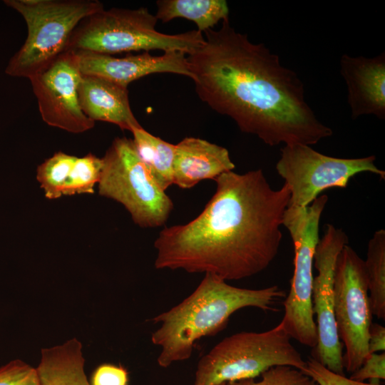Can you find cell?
Listing matches in <instances>:
<instances>
[{
    "label": "cell",
    "instance_id": "6da1fadb",
    "mask_svg": "<svg viewBox=\"0 0 385 385\" xmlns=\"http://www.w3.org/2000/svg\"><path fill=\"white\" fill-rule=\"evenodd\" d=\"M187 61L200 98L265 144L312 145L332 135L307 103L304 83L264 43L223 20Z\"/></svg>",
    "mask_w": 385,
    "mask_h": 385
},
{
    "label": "cell",
    "instance_id": "7a4b0ae2",
    "mask_svg": "<svg viewBox=\"0 0 385 385\" xmlns=\"http://www.w3.org/2000/svg\"><path fill=\"white\" fill-rule=\"evenodd\" d=\"M214 180L215 192L195 218L160 232L156 269L239 280L262 272L277 256L288 186L272 189L262 169L229 171Z\"/></svg>",
    "mask_w": 385,
    "mask_h": 385
},
{
    "label": "cell",
    "instance_id": "3957f363",
    "mask_svg": "<svg viewBox=\"0 0 385 385\" xmlns=\"http://www.w3.org/2000/svg\"><path fill=\"white\" fill-rule=\"evenodd\" d=\"M284 297V292L277 285L259 289L240 288L205 274L190 295L152 319L160 324L151 335L152 343L161 348L158 365L167 368L188 359L196 341L223 330L236 311L245 307L274 310L276 302Z\"/></svg>",
    "mask_w": 385,
    "mask_h": 385
},
{
    "label": "cell",
    "instance_id": "277c9868",
    "mask_svg": "<svg viewBox=\"0 0 385 385\" xmlns=\"http://www.w3.org/2000/svg\"><path fill=\"white\" fill-rule=\"evenodd\" d=\"M157 21L147 8L103 9L79 23L70 37L66 50L113 55L158 49L189 55L205 42L202 33L198 30L173 35L160 33L155 29Z\"/></svg>",
    "mask_w": 385,
    "mask_h": 385
},
{
    "label": "cell",
    "instance_id": "5b68a950",
    "mask_svg": "<svg viewBox=\"0 0 385 385\" xmlns=\"http://www.w3.org/2000/svg\"><path fill=\"white\" fill-rule=\"evenodd\" d=\"M27 25V38L12 56L5 73L30 79L51 65L67 48L70 37L86 17L103 9L95 0H4Z\"/></svg>",
    "mask_w": 385,
    "mask_h": 385
},
{
    "label": "cell",
    "instance_id": "8992f818",
    "mask_svg": "<svg viewBox=\"0 0 385 385\" xmlns=\"http://www.w3.org/2000/svg\"><path fill=\"white\" fill-rule=\"evenodd\" d=\"M277 366L302 371L306 367L281 322L265 332H242L225 337L198 361L194 385L254 379Z\"/></svg>",
    "mask_w": 385,
    "mask_h": 385
},
{
    "label": "cell",
    "instance_id": "52a82bcc",
    "mask_svg": "<svg viewBox=\"0 0 385 385\" xmlns=\"http://www.w3.org/2000/svg\"><path fill=\"white\" fill-rule=\"evenodd\" d=\"M101 158L98 194L121 204L140 227L164 225L173 202L150 176L133 140L115 138Z\"/></svg>",
    "mask_w": 385,
    "mask_h": 385
},
{
    "label": "cell",
    "instance_id": "ba28073f",
    "mask_svg": "<svg viewBox=\"0 0 385 385\" xmlns=\"http://www.w3.org/2000/svg\"><path fill=\"white\" fill-rule=\"evenodd\" d=\"M327 201L328 196L322 195L305 207H287L282 222L292 240L294 257L281 322L291 339L313 349L317 344L312 299L314 256L319 240L320 218Z\"/></svg>",
    "mask_w": 385,
    "mask_h": 385
},
{
    "label": "cell",
    "instance_id": "9c48e42d",
    "mask_svg": "<svg viewBox=\"0 0 385 385\" xmlns=\"http://www.w3.org/2000/svg\"><path fill=\"white\" fill-rule=\"evenodd\" d=\"M376 157L342 158L324 155L310 145H284L276 164L278 175L290 191L287 207H305L324 190L344 188L349 180L361 173H371L385 178V172L377 168Z\"/></svg>",
    "mask_w": 385,
    "mask_h": 385
},
{
    "label": "cell",
    "instance_id": "30bf717a",
    "mask_svg": "<svg viewBox=\"0 0 385 385\" xmlns=\"http://www.w3.org/2000/svg\"><path fill=\"white\" fill-rule=\"evenodd\" d=\"M364 261L348 245L339 252L334 274V314L339 339L345 346L344 369H358L369 354L372 312Z\"/></svg>",
    "mask_w": 385,
    "mask_h": 385
},
{
    "label": "cell",
    "instance_id": "8fae6325",
    "mask_svg": "<svg viewBox=\"0 0 385 385\" xmlns=\"http://www.w3.org/2000/svg\"><path fill=\"white\" fill-rule=\"evenodd\" d=\"M349 239L340 228L326 225L314 256L318 274L312 285V307L317 316V344L313 358L330 371L344 374L343 344L338 336L334 314V274L337 257Z\"/></svg>",
    "mask_w": 385,
    "mask_h": 385
},
{
    "label": "cell",
    "instance_id": "7c38bea8",
    "mask_svg": "<svg viewBox=\"0 0 385 385\" xmlns=\"http://www.w3.org/2000/svg\"><path fill=\"white\" fill-rule=\"evenodd\" d=\"M73 51L66 50L51 65L29 80L43 120L72 133L95 125L81 108L78 88L81 79Z\"/></svg>",
    "mask_w": 385,
    "mask_h": 385
},
{
    "label": "cell",
    "instance_id": "4fadbf2b",
    "mask_svg": "<svg viewBox=\"0 0 385 385\" xmlns=\"http://www.w3.org/2000/svg\"><path fill=\"white\" fill-rule=\"evenodd\" d=\"M81 74L98 76L128 87L132 81L155 73H173L190 78L185 53L166 51L161 56L148 52L125 57L88 51H73Z\"/></svg>",
    "mask_w": 385,
    "mask_h": 385
},
{
    "label": "cell",
    "instance_id": "5bb4252c",
    "mask_svg": "<svg viewBox=\"0 0 385 385\" xmlns=\"http://www.w3.org/2000/svg\"><path fill=\"white\" fill-rule=\"evenodd\" d=\"M340 73L347 88L351 118L374 115L385 118V53L373 58L343 54Z\"/></svg>",
    "mask_w": 385,
    "mask_h": 385
},
{
    "label": "cell",
    "instance_id": "9a60e30c",
    "mask_svg": "<svg viewBox=\"0 0 385 385\" xmlns=\"http://www.w3.org/2000/svg\"><path fill=\"white\" fill-rule=\"evenodd\" d=\"M235 168L225 148L199 138L187 137L175 145L173 184L189 189Z\"/></svg>",
    "mask_w": 385,
    "mask_h": 385
},
{
    "label": "cell",
    "instance_id": "2e32d148",
    "mask_svg": "<svg viewBox=\"0 0 385 385\" xmlns=\"http://www.w3.org/2000/svg\"><path fill=\"white\" fill-rule=\"evenodd\" d=\"M78 96L83 113L94 122L111 123L130 132L141 126L130 108L128 87L98 76L82 74Z\"/></svg>",
    "mask_w": 385,
    "mask_h": 385
},
{
    "label": "cell",
    "instance_id": "e0dca14e",
    "mask_svg": "<svg viewBox=\"0 0 385 385\" xmlns=\"http://www.w3.org/2000/svg\"><path fill=\"white\" fill-rule=\"evenodd\" d=\"M82 344L76 338L43 348L36 368L40 385H91L84 369Z\"/></svg>",
    "mask_w": 385,
    "mask_h": 385
},
{
    "label": "cell",
    "instance_id": "ac0fdd59",
    "mask_svg": "<svg viewBox=\"0 0 385 385\" xmlns=\"http://www.w3.org/2000/svg\"><path fill=\"white\" fill-rule=\"evenodd\" d=\"M136 152L150 176L165 191L173 184L175 145L165 141L142 126L132 130Z\"/></svg>",
    "mask_w": 385,
    "mask_h": 385
},
{
    "label": "cell",
    "instance_id": "d6986e66",
    "mask_svg": "<svg viewBox=\"0 0 385 385\" xmlns=\"http://www.w3.org/2000/svg\"><path fill=\"white\" fill-rule=\"evenodd\" d=\"M156 4L158 20L168 22L185 18L195 22L202 33L229 19V7L225 0H160Z\"/></svg>",
    "mask_w": 385,
    "mask_h": 385
},
{
    "label": "cell",
    "instance_id": "ffe728a7",
    "mask_svg": "<svg viewBox=\"0 0 385 385\" xmlns=\"http://www.w3.org/2000/svg\"><path fill=\"white\" fill-rule=\"evenodd\" d=\"M364 267L372 314L385 319V230L376 231L369 240Z\"/></svg>",
    "mask_w": 385,
    "mask_h": 385
},
{
    "label": "cell",
    "instance_id": "44dd1931",
    "mask_svg": "<svg viewBox=\"0 0 385 385\" xmlns=\"http://www.w3.org/2000/svg\"><path fill=\"white\" fill-rule=\"evenodd\" d=\"M77 158L58 151L38 166L36 180L46 198L55 200L63 196L67 179Z\"/></svg>",
    "mask_w": 385,
    "mask_h": 385
},
{
    "label": "cell",
    "instance_id": "7402d4cb",
    "mask_svg": "<svg viewBox=\"0 0 385 385\" xmlns=\"http://www.w3.org/2000/svg\"><path fill=\"white\" fill-rule=\"evenodd\" d=\"M102 168V158L92 153L77 158L67 179L63 195L94 193Z\"/></svg>",
    "mask_w": 385,
    "mask_h": 385
},
{
    "label": "cell",
    "instance_id": "603a6c76",
    "mask_svg": "<svg viewBox=\"0 0 385 385\" xmlns=\"http://www.w3.org/2000/svg\"><path fill=\"white\" fill-rule=\"evenodd\" d=\"M261 379L231 381L224 385H318L303 371L289 366H277L264 371Z\"/></svg>",
    "mask_w": 385,
    "mask_h": 385
},
{
    "label": "cell",
    "instance_id": "cb8c5ba5",
    "mask_svg": "<svg viewBox=\"0 0 385 385\" xmlns=\"http://www.w3.org/2000/svg\"><path fill=\"white\" fill-rule=\"evenodd\" d=\"M0 385H40L36 369L20 359L0 367Z\"/></svg>",
    "mask_w": 385,
    "mask_h": 385
},
{
    "label": "cell",
    "instance_id": "d4e9b609",
    "mask_svg": "<svg viewBox=\"0 0 385 385\" xmlns=\"http://www.w3.org/2000/svg\"><path fill=\"white\" fill-rule=\"evenodd\" d=\"M303 372L318 385H381L378 380H371L369 383L361 382L347 378L345 375L334 373L313 357H309L306 361V367Z\"/></svg>",
    "mask_w": 385,
    "mask_h": 385
},
{
    "label": "cell",
    "instance_id": "484cf974",
    "mask_svg": "<svg viewBox=\"0 0 385 385\" xmlns=\"http://www.w3.org/2000/svg\"><path fill=\"white\" fill-rule=\"evenodd\" d=\"M351 379L365 382V380H384L385 353L369 354L361 366L351 373Z\"/></svg>",
    "mask_w": 385,
    "mask_h": 385
},
{
    "label": "cell",
    "instance_id": "4316f807",
    "mask_svg": "<svg viewBox=\"0 0 385 385\" xmlns=\"http://www.w3.org/2000/svg\"><path fill=\"white\" fill-rule=\"evenodd\" d=\"M128 373L122 366L102 364L93 371L91 385H128Z\"/></svg>",
    "mask_w": 385,
    "mask_h": 385
},
{
    "label": "cell",
    "instance_id": "83f0119b",
    "mask_svg": "<svg viewBox=\"0 0 385 385\" xmlns=\"http://www.w3.org/2000/svg\"><path fill=\"white\" fill-rule=\"evenodd\" d=\"M368 350L369 354L385 350V328L379 324H371L369 331Z\"/></svg>",
    "mask_w": 385,
    "mask_h": 385
},
{
    "label": "cell",
    "instance_id": "f1b7e54d",
    "mask_svg": "<svg viewBox=\"0 0 385 385\" xmlns=\"http://www.w3.org/2000/svg\"><path fill=\"white\" fill-rule=\"evenodd\" d=\"M222 385H224V384H222Z\"/></svg>",
    "mask_w": 385,
    "mask_h": 385
}]
</instances>
